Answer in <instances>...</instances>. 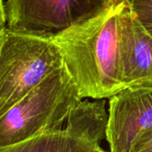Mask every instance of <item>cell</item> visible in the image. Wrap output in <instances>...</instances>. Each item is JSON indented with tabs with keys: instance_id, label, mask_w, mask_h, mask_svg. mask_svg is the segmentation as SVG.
Listing matches in <instances>:
<instances>
[{
	"instance_id": "9",
	"label": "cell",
	"mask_w": 152,
	"mask_h": 152,
	"mask_svg": "<svg viewBox=\"0 0 152 152\" xmlns=\"http://www.w3.org/2000/svg\"><path fill=\"white\" fill-rule=\"evenodd\" d=\"M69 135L70 148L69 152H107L100 147V142L87 138L75 137Z\"/></svg>"
},
{
	"instance_id": "5",
	"label": "cell",
	"mask_w": 152,
	"mask_h": 152,
	"mask_svg": "<svg viewBox=\"0 0 152 152\" xmlns=\"http://www.w3.org/2000/svg\"><path fill=\"white\" fill-rule=\"evenodd\" d=\"M152 130V88L124 89L110 98L106 140L110 152H132Z\"/></svg>"
},
{
	"instance_id": "2",
	"label": "cell",
	"mask_w": 152,
	"mask_h": 152,
	"mask_svg": "<svg viewBox=\"0 0 152 152\" xmlns=\"http://www.w3.org/2000/svg\"><path fill=\"white\" fill-rule=\"evenodd\" d=\"M82 97L64 66L56 70L0 118V146L64 128Z\"/></svg>"
},
{
	"instance_id": "7",
	"label": "cell",
	"mask_w": 152,
	"mask_h": 152,
	"mask_svg": "<svg viewBox=\"0 0 152 152\" xmlns=\"http://www.w3.org/2000/svg\"><path fill=\"white\" fill-rule=\"evenodd\" d=\"M70 138L66 129L44 132L18 143L0 146V152H69Z\"/></svg>"
},
{
	"instance_id": "12",
	"label": "cell",
	"mask_w": 152,
	"mask_h": 152,
	"mask_svg": "<svg viewBox=\"0 0 152 152\" xmlns=\"http://www.w3.org/2000/svg\"><path fill=\"white\" fill-rule=\"evenodd\" d=\"M124 2H126V0H111V4L114 7L119 6V5H121V4H123Z\"/></svg>"
},
{
	"instance_id": "4",
	"label": "cell",
	"mask_w": 152,
	"mask_h": 152,
	"mask_svg": "<svg viewBox=\"0 0 152 152\" xmlns=\"http://www.w3.org/2000/svg\"><path fill=\"white\" fill-rule=\"evenodd\" d=\"M112 7L111 0H7V28L52 37Z\"/></svg>"
},
{
	"instance_id": "1",
	"label": "cell",
	"mask_w": 152,
	"mask_h": 152,
	"mask_svg": "<svg viewBox=\"0 0 152 152\" xmlns=\"http://www.w3.org/2000/svg\"><path fill=\"white\" fill-rule=\"evenodd\" d=\"M126 2L52 36L82 99H110L124 88L121 15Z\"/></svg>"
},
{
	"instance_id": "8",
	"label": "cell",
	"mask_w": 152,
	"mask_h": 152,
	"mask_svg": "<svg viewBox=\"0 0 152 152\" xmlns=\"http://www.w3.org/2000/svg\"><path fill=\"white\" fill-rule=\"evenodd\" d=\"M126 2L132 15L152 37V0H126Z\"/></svg>"
},
{
	"instance_id": "3",
	"label": "cell",
	"mask_w": 152,
	"mask_h": 152,
	"mask_svg": "<svg viewBox=\"0 0 152 152\" xmlns=\"http://www.w3.org/2000/svg\"><path fill=\"white\" fill-rule=\"evenodd\" d=\"M63 66L61 51L52 37L7 28L0 45V118Z\"/></svg>"
},
{
	"instance_id": "13",
	"label": "cell",
	"mask_w": 152,
	"mask_h": 152,
	"mask_svg": "<svg viewBox=\"0 0 152 152\" xmlns=\"http://www.w3.org/2000/svg\"><path fill=\"white\" fill-rule=\"evenodd\" d=\"M6 31V30H5ZM5 31L0 34V45H1V42H2V39H3V37H4V33H5Z\"/></svg>"
},
{
	"instance_id": "6",
	"label": "cell",
	"mask_w": 152,
	"mask_h": 152,
	"mask_svg": "<svg viewBox=\"0 0 152 152\" xmlns=\"http://www.w3.org/2000/svg\"><path fill=\"white\" fill-rule=\"evenodd\" d=\"M121 62L124 89L152 88V37L127 2L121 15Z\"/></svg>"
},
{
	"instance_id": "10",
	"label": "cell",
	"mask_w": 152,
	"mask_h": 152,
	"mask_svg": "<svg viewBox=\"0 0 152 152\" xmlns=\"http://www.w3.org/2000/svg\"><path fill=\"white\" fill-rule=\"evenodd\" d=\"M132 152H152V130L148 132L138 140Z\"/></svg>"
},
{
	"instance_id": "11",
	"label": "cell",
	"mask_w": 152,
	"mask_h": 152,
	"mask_svg": "<svg viewBox=\"0 0 152 152\" xmlns=\"http://www.w3.org/2000/svg\"><path fill=\"white\" fill-rule=\"evenodd\" d=\"M7 29V15L4 0H0V34Z\"/></svg>"
}]
</instances>
